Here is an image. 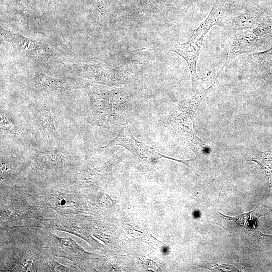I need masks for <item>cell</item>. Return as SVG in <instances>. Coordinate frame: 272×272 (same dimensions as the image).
I'll return each instance as SVG.
<instances>
[{"label":"cell","mask_w":272,"mask_h":272,"mask_svg":"<svg viewBox=\"0 0 272 272\" xmlns=\"http://www.w3.org/2000/svg\"><path fill=\"white\" fill-rule=\"evenodd\" d=\"M220 73L219 71L210 86L203 90L197 89L193 95L183 100L169 116L166 122L168 129L200 160L207 156L209 149L194 130V115L205 96L214 86Z\"/></svg>","instance_id":"1"},{"label":"cell","mask_w":272,"mask_h":272,"mask_svg":"<svg viewBox=\"0 0 272 272\" xmlns=\"http://www.w3.org/2000/svg\"><path fill=\"white\" fill-rule=\"evenodd\" d=\"M271 46L272 15L269 13L255 27L229 36L225 61L221 69L240 55L266 50V46Z\"/></svg>","instance_id":"2"},{"label":"cell","mask_w":272,"mask_h":272,"mask_svg":"<svg viewBox=\"0 0 272 272\" xmlns=\"http://www.w3.org/2000/svg\"><path fill=\"white\" fill-rule=\"evenodd\" d=\"M86 91L90 98L94 115L102 119H111L115 117L118 108L126 107V99L123 91L115 86L91 84L86 86ZM126 108V107H125Z\"/></svg>","instance_id":"3"},{"label":"cell","mask_w":272,"mask_h":272,"mask_svg":"<svg viewBox=\"0 0 272 272\" xmlns=\"http://www.w3.org/2000/svg\"><path fill=\"white\" fill-rule=\"evenodd\" d=\"M213 217L218 222L216 224L232 234H236L244 238H256L263 239L271 237L272 235L264 234L258 229L257 223L259 219L272 212L261 214L258 209L236 217H231L220 213L215 206Z\"/></svg>","instance_id":"4"},{"label":"cell","mask_w":272,"mask_h":272,"mask_svg":"<svg viewBox=\"0 0 272 272\" xmlns=\"http://www.w3.org/2000/svg\"><path fill=\"white\" fill-rule=\"evenodd\" d=\"M75 72L92 83L116 86L131 81V76L124 67L107 64H74Z\"/></svg>","instance_id":"5"},{"label":"cell","mask_w":272,"mask_h":272,"mask_svg":"<svg viewBox=\"0 0 272 272\" xmlns=\"http://www.w3.org/2000/svg\"><path fill=\"white\" fill-rule=\"evenodd\" d=\"M209 31L199 25L196 29L190 31L185 42L177 44L172 49V51L182 57L186 62L191 74L192 88L193 92L197 90L198 81L203 80L212 73L211 71H209L205 77L200 78L198 76L196 71L197 61L203 40Z\"/></svg>","instance_id":"6"},{"label":"cell","mask_w":272,"mask_h":272,"mask_svg":"<svg viewBox=\"0 0 272 272\" xmlns=\"http://www.w3.org/2000/svg\"><path fill=\"white\" fill-rule=\"evenodd\" d=\"M117 145L122 146L128 150L139 161L150 163L161 158H166L184 164L186 162L185 160H177L162 155L152 146L139 141L134 137L128 126L123 127L118 135L103 148Z\"/></svg>","instance_id":"7"},{"label":"cell","mask_w":272,"mask_h":272,"mask_svg":"<svg viewBox=\"0 0 272 272\" xmlns=\"http://www.w3.org/2000/svg\"><path fill=\"white\" fill-rule=\"evenodd\" d=\"M269 13L260 8L236 14L229 18H226L223 28L230 36L236 32L255 27Z\"/></svg>","instance_id":"8"},{"label":"cell","mask_w":272,"mask_h":272,"mask_svg":"<svg viewBox=\"0 0 272 272\" xmlns=\"http://www.w3.org/2000/svg\"><path fill=\"white\" fill-rule=\"evenodd\" d=\"M1 34L6 41L22 54L37 60H42L45 56L46 57L47 50L31 39L4 29H1Z\"/></svg>","instance_id":"9"},{"label":"cell","mask_w":272,"mask_h":272,"mask_svg":"<svg viewBox=\"0 0 272 272\" xmlns=\"http://www.w3.org/2000/svg\"><path fill=\"white\" fill-rule=\"evenodd\" d=\"M29 109L35 121L42 132L50 138L61 140L54 126L55 117L50 111L34 104L30 105Z\"/></svg>","instance_id":"10"},{"label":"cell","mask_w":272,"mask_h":272,"mask_svg":"<svg viewBox=\"0 0 272 272\" xmlns=\"http://www.w3.org/2000/svg\"><path fill=\"white\" fill-rule=\"evenodd\" d=\"M34 80L39 89L47 92H57L75 88L74 85L65 79L52 78L40 73L34 75Z\"/></svg>","instance_id":"11"},{"label":"cell","mask_w":272,"mask_h":272,"mask_svg":"<svg viewBox=\"0 0 272 272\" xmlns=\"http://www.w3.org/2000/svg\"><path fill=\"white\" fill-rule=\"evenodd\" d=\"M248 60L258 76L268 78L272 68V46L266 50L249 54Z\"/></svg>","instance_id":"12"},{"label":"cell","mask_w":272,"mask_h":272,"mask_svg":"<svg viewBox=\"0 0 272 272\" xmlns=\"http://www.w3.org/2000/svg\"><path fill=\"white\" fill-rule=\"evenodd\" d=\"M245 161H251L257 163L264 172L269 182V188L272 189V147L268 150L261 151L253 148L250 157Z\"/></svg>","instance_id":"13"},{"label":"cell","mask_w":272,"mask_h":272,"mask_svg":"<svg viewBox=\"0 0 272 272\" xmlns=\"http://www.w3.org/2000/svg\"><path fill=\"white\" fill-rule=\"evenodd\" d=\"M36 156L38 163L45 167L58 166L64 161V156L58 150L44 152L37 151Z\"/></svg>","instance_id":"14"},{"label":"cell","mask_w":272,"mask_h":272,"mask_svg":"<svg viewBox=\"0 0 272 272\" xmlns=\"http://www.w3.org/2000/svg\"><path fill=\"white\" fill-rule=\"evenodd\" d=\"M1 127L16 136L19 135L18 127L13 119L9 115L1 113Z\"/></svg>","instance_id":"15"},{"label":"cell","mask_w":272,"mask_h":272,"mask_svg":"<svg viewBox=\"0 0 272 272\" xmlns=\"http://www.w3.org/2000/svg\"><path fill=\"white\" fill-rule=\"evenodd\" d=\"M50 265L51 266L50 269H52V271H68L67 270L69 269L67 267L63 266L55 261H53Z\"/></svg>","instance_id":"16"}]
</instances>
